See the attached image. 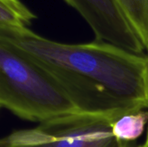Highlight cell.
<instances>
[{"label": "cell", "instance_id": "obj_1", "mask_svg": "<svg viewBox=\"0 0 148 147\" xmlns=\"http://www.w3.org/2000/svg\"><path fill=\"white\" fill-rule=\"evenodd\" d=\"M3 41L32 60L79 112L118 120L148 108V55L95 40L63 43L29 29H0Z\"/></svg>", "mask_w": 148, "mask_h": 147}, {"label": "cell", "instance_id": "obj_5", "mask_svg": "<svg viewBox=\"0 0 148 147\" xmlns=\"http://www.w3.org/2000/svg\"><path fill=\"white\" fill-rule=\"evenodd\" d=\"M148 55V0H114Z\"/></svg>", "mask_w": 148, "mask_h": 147}, {"label": "cell", "instance_id": "obj_8", "mask_svg": "<svg viewBox=\"0 0 148 147\" xmlns=\"http://www.w3.org/2000/svg\"><path fill=\"white\" fill-rule=\"evenodd\" d=\"M137 147H148V140L146 139V142L143 145H140V146H139Z\"/></svg>", "mask_w": 148, "mask_h": 147}, {"label": "cell", "instance_id": "obj_7", "mask_svg": "<svg viewBox=\"0 0 148 147\" xmlns=\"http://www.w3.org/2000/svg\"><path fill=\"white\" fill-rule=\"evenodd\" d=\"M147 122L148 112L140 111L128 113L114 121L113 133L117 139L122 141H134L144 133Z\"/></svg>", "mask_w": 148, "mask_h": 147}, {"label": "cell", "instance_id": "obj_2", "mask_svg": "<svg viewBox=\"0 0 148 147\" xmlns=\"http://www.w3.org/2000/svg\"><path fill=\"white\" fill-rule=\"evenodd\" d=\"M0 105L22 120L39 123L81 113L46 71L3 41H0Z\"/></svg>", "mask_w": 148, "mask_h": 147}, {"label": "cell", "instance_id": "obj_4", "mask_svg": "<svg viewBox=\"0 0 148 147\" xmlns=\"http://www.w3.org/2000/svg\"><path fill=\"white\" fill-rule=\"evenodd\" d=\"M91 28L95 40L138 55L147 52L114 0H64Z\"/></svg>", "mask_w": 148, "mask_h": 147}, {"label": "cell", "instance_id": "obj_3", "mask_svg": "<svg viewBox=\"0 0 148 147\" xmlns=\"http://www.w3.org/2000/svg\"><path fill=\"white\" fill-rule=\"evenodd\" d=\"M116 120L84 113L59 116L34 128L12 132L1 147H131L113 133Z\"/></svg>", "mask_w": 148, "mask_h": 147}, {"label": "cell", "instance_id": "obj_6", "mask_svg": "<svg viewBox=\"0 0 148 147\" xmlns=\"http://www.w3.org/2000/svg\"><path fill=\"white\" fill-rule=\"evenodd\" d=\"M36 18L21 0H0V29H29Z\"/></svg>", "mask_w": 148, "mask_h": 147}]
</instances>
